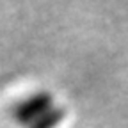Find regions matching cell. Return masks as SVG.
<instances>
[{
	"mask_svg": "<svg viewBox=\"0 0 128 128\" xmlns=\"http://www.w3.org/2000/svg\"><path fill=\"white\" fill-rule=\"evenodd\" d=\"M50 108H52V96L48 92H38L14 107V118L22 124H32Z\"/></svg>",
	"mask_w": 128,
	"mask_h": 128,
	"instance_id": "6da1fadb",
	"label": "cell"
},
{
	"mask_svg": "<svg viewBox=\"0 0 128 128\" xmlns=\"http://www.w3.org/2000/svg\"><path fill=\"white\" fill-rule=\"evenodd\" d=\"M62 119H64V108H50L38 121L32 123L30 128H55Z\"/></svg>",
	"mask_w": 128,
	"mask_h": 128,
	"instance_id": "7a4b0ae2",
	"label": "cell"
}]
</instances>
